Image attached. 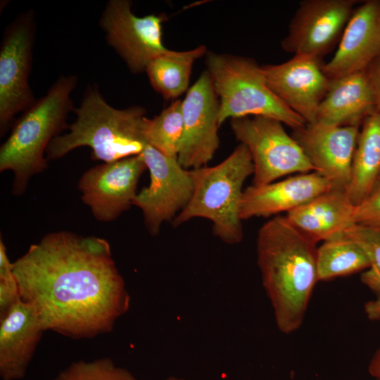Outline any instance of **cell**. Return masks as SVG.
Instances as JSON below:
<instances>
[{
  "label": "cell",
  "instance_id": "7c38bea8",
  "mask_svg": "<svg viewBox=\"0 0 380 380\" xmlns=\"http://www.w3.org/2000/svg\"><path fill=\"white\" fill-rule=\"evenodd\" d=\"M220 101L209 72L201 73L182 100L184 132L177 161L186 170L206 166L219 148Z\"/></svg>",
  "mask_w": 380,
  "mask_h": 380
},
{
  "label": "cell",
  "instance_id": "7a4b0ae2",
  "mask_svg": "<svg viewBox=\"0 0 380 380\" xmlns=\"http://www.w3.org/2000/svg\"><path fill=\"white\" fill-rule=\"evenodd\" d=\"M317 242L286 216H276L259 229L257 259L275 322L284 334L303 324L316 283Z\"/></svg>",
  "mask_w": 380,
  "mask_h": 380
},
{
  "label": "cell",
  "instance_id": "52a82bcc",
  "mask_svg": "<svg viewBox=\"0 0 380 380\" xmlns=\"http://www.w3.org/2000/svg\"><path fill=\"white\" fill-rule=\"evenodd\" d=\"M230 124L236 139L251 153L254 165L253 185L260 186L290 174L315 171L279 120L255 115L231 119Z\"/></svg>",
  "mask_w": 380,
  "mask_h": 380
},
{
  "label": "cell",
  "instance_id": "4dcf8cb0",
  "mask_svg": "<svg viewBox=\"0 0 380 380\" xmlns=\"http://www.w3.org/2000/svg\"><path fill=\"white\" fill-rule=\"evenodd\" d=\"M368 371L376 379L380 380V347L373 355L369 363Z\"/></svg>",
  "mask_w": 380,
  "mask_h": 380
},
{
  "label": "cell",
  "instance_id": "277c9868",
  "mask_svg": "<svg viewBox=\"0 0 380 380\" xmlns=\"http://www.w3.org/2000/svg\"><path fill=\"white\" fill-rule=\"evenodd\" d=\"M78 79L75 75H61L13 123L11 132L0 148V171L13 172L12 192L20 196L29 180L48 167L44 157L53 139L68 129V114L74 111L71 94Z\"/></svg>",
  "mask_w": 380,
  "mask_h": 380
},
{
  "label": "cell",
  "instance_id": "3957f363",
  "mask_svg": "<svg viewBox=\"0 0 380 380\" xmlns=\"http://www.w3.org/2000/svg\"><path fill=\"white\" fill-rule=\"evenodd\" d=\"M69 132L51 140L46 159L61 158L72 150L89 146L93 160L110 163L140 154L147 142L143 132L146 110L140 106L118 109L110 106L98 86L89 84L73 111Z\"/></svg>",
  "mask_w": 380,
  "mask_h": 380
},
{
  "label": "cell",
  "instance_id": "f546056e",
  "mask_svg": "<svg viewBox=\"0 0 380 380\" xmlns=\"http://www.w3.org/2000/svg\"><path fill=\"white\" fill-rule=\"evenodd\" d=\"M365 312L370 320H380V296L367 302L365 305Z\"/></svg>",
  "mask_w": 380,
  "mask_h": 380
},
{
  "label": "cell",
  "instance_id": "4fadbf2b",
  "mask_svg": "<svg viewBox=\"0 0 380 380\" xmlns=\"http://www.w3.org/2000/svg\"><path fill=\"white\" fill-rule=\"evenodd\" d=\"M146 169L141 154L91 167L78 182L82 200L98 220H114L133 205L139 178Z\"/></svg>",
  "mask_w": 380,
  "mask_h": 380
},
{
  "label": "cell",
  "instance_id": "5b68a950",
  "mask_svg": "<svg viewBox=\"0 0 380 380\" xmlns=\"http://www.w3.org/2000/svg\"><path fill=\"white\" fill-rule=\"evenodd\" d=\"M194 191L185 208L174 218L177 227L195 217L210 220L214 234L222 241L236 244L243 239L240 218L242 187L254 172L248 148L240 144L219 164L189 170Z\"/></svg>",
  "mask_w": 380,
  "mask_h": 380
},
{
  "label": "cell",
  "instance_id": "7402d4cb",
  "mask_svg": "<svg viewBox=\"0 0 380 380\" xmlns=\"http://www.w3.org/2000/svg\"><path fill=\"white\" fill-rule=\"evenodd\" d=\"M207 53L201 45L184 51L169 50L153 59L146 72L153 89L165 100H177L188 91L194 62Z\"/></svg>",
  "mask_w": 380,
  "mask_h": 380
},
{
  "label": "cell",
  "instance_id": "ac0fdd59",
  "mask_svg": "<svg viewBox=\"0 0 380 380\" xmlns=\"http://www.w3.org/2000/svg\"><path fill=\"white\" fill-rule=\"evenodd\" d=\"M44 329L21 299L0 319V377L20 380L26 374Z\"/></svg>",
  "mask_w": 380,
  "mask_h": 380
},
{
  "label": "cell",
  "instance_id": "e0dca14e",
  "mask_svg": "<svg viewBox=\"0 0 380 380\" xmlns=\"http://www.w3.org/2000/svg\"><path fill=\"white\" fill-rule=\"evenodd\" d=\"M331 189L330 182L315 171L260 186L252 184L243 191L240 218L243 220L288 213Z\"/></svg>",
  "mask_w": 380,
  "mask_h": 380
},
{
  "label": "cell",
  "instance_id": "cb8c5ba5",
  "mask_svg": "<svg viewBox=\"0 0 380 380\" xmlns=\"http://www.w3.org/2000/svg\"><path fill=\"white\" fill-rule=\"evenodd\" d=\"M143 132L148 144L166 156L177 158L184 132L182 100H175L151 119L146 117Z\"/></svg>",
  "mask_w": 380,
  "mask_h": 380
},
{
  "label": "cell",
  "instance_id": "1f68e13d",
  "mask_svg": "<svg viewBox=\"0 0 380 380\" xmlns=\"http://www.w3.org/2000/svg\"><path fill=\"white\" fill-rule=\"evenodd\" d=\"M165 380H184L182 378L177 377V376H170Z\"/></svg>",
  "mask_w": 380,
  "mask_h": 380
},
{
  "label": "cell",
  "instance_id": "8992f818",
  "mask_svg": "<svg viewBox=\"0 0 380 380\" xmlns=\"http://www.w3.org/2000/svg\"><path fill=\"white\" fill-rule=\"evenodd\" d=\"M205 65L220 101L218 122L228 118L262 115L293 129L305 120L290 109L268 87L261 68L251 58L207 52Z\"/></svg>",
  "mask_w": 380,
  "mask_h": 380
},
{
  "label": "cell",
  "instance_id": "9a60e30c",
  "mask_svg": "<svg viewBox=\"0 0 380 380\" xmlns=\"http://www.w3.org/2000/svg\"><path fill=\"white\" fill-rule=\"evenodd\" d=\"M360 127L306 123L293 129L296 140L314 170L333 189L346 191L351 177L353 158Z\"/></svg>",
  "mask_w": 380,
  "mask_h": 380
},
{
  "label": "cell",
  "instance_id": "9c48e42d",
  "mask_svg": "<svg viewBox=\"0 0 380 380\" xmlns=\"http://www.w3.org/2000/svg\"><path fill=\"white\" fill-rule=\"evenodd\" d=\"M132 1L110 0L103 9L99 26L108 44L134 74L146 72L149 63L169 51L162 40L163 13L137 17L132 11Z\"/></svg>",
  "mask_w": 380,
  "mask_h": 380
},
{
  "label": "cell",
  "instance_id": "6da1fadb",
  "mask_svg": "<svg viewBox=\"0 0 380 380\" xmlns=\"http://www.w3.org/2000/svg\"><path fill=\"white\" fill-rule=\"evenodd\" d=\"M13 265L20 299L45 331L92 338L110 332L129 308L130 296L105 239L49 233Z\"/></svg>",
  "mask_w": 380,
  "mask_h": 380
},
{
  "label": "cell",
  "instance_id": "d6a6232c",
  "mask_svg": "<svg viewBox=\"0 0 380 380\" xmlns=\"http://www.w3.org/2000/svg\"><path fill=\"white\" fill-rule=\"evenodd\" d=\"M376 380H378V379H376Z\"/></svg>",
  "mask_w": 380,
  "mask_h": 380
},
{
  "label": "cell",
  "instance_id": "ffe728a7",
  "mask_svg": "<svg viewBox=\"0 0 380 380\" xmlns=\"http://www.w3.org/2000/svg\"><path fill=\"white\" fill-rule=\"evenodd\" d=\"M354 210L355 205L346 191L332 188L286 216L317 243L345 234L355 224Z\"/></svg>",
  "mask_w": 380,
  "mask_h": 380
},
{
  "label": "cell",
  "instance_id": "83f0119b",
  "mask_svg": "<svg viewBox=\"0 0 380 380\" xmlns=\"http://www.w3.org/2000/svg\"><path fill=\"white\" fill-rule=\"evenodd\" d=\"M20 300V291L13 268L0 270V319Z\"/></svg>",
  "mask_w": 380,
  "mask_h": 380
},
{
  "label": "cell",
  "instance_id": "5bb4252c",
  "mask_svg": "<svg viewBox=\"0 0 380 380\" xmlns=\"http://www.w3.org/2000/svg\"><path fill=\"white\" fill-rule=\"evenodd\" d=\"M324 64L322 58L296 54L284 63L261 68L271 91L307 123L314 124L331 83Z\"/></svg>",
  "mask_w": 380,
  "mask_h": 380
},
{
  "label": "cell",
  "instance_id": "4316f807",
  "mask_svg": "<svg viewBox=\"0 0 380 380\" xmlns=\"http://www.w3.org/2000/svg\"><path fill=\"white\" fill-rule=\"evenodd\" d=\"M354 222L357 224L380 229V179L369 196L355 206Z\"/></svg>",
  "mask_w": 380,
  "mask_h": 380
},
{
  "label": "cell",
  "instance_id": "d6986e66",
  "mask_svg": "<svg viewBox=\"0 0 380 380\" xmlns=\"http://www.w3.org/2000/svg\"><path fill=\"white\" fill-rule=\"evenodd\" d=\"M376 111L374 94L367 71L331 80L317 112L318 123L361 127Z\"/></svg>",
  "mask_w": 380,
  "mask_h": 380
},
{
  "label": "cell",
  "instance_id": "603a6c76",
  "mask_svg": "<svg viewBox=\"0 0 380 380\" xmlns=\"http://www.w3.org/2000/svg\"><path fill=\"white\" fill-rule=\"evenodd\" d=\"M316 263L318 281L349 275L370 265L362 247L346 234L324 241L317 248Z\"/></svg>",
  "mask_w": 380,
  "mask_h": 380
},
{
  "label": "cell",
  "instance_id": "ba28073f",
  "mask_svg": "<svg viewBox=\"0 0 380 380\" xmlns=\"http://www.w3.org/2000/svg\"><path fill=\"white\" fill-rule=\"evenodd\" d=\"M36 23L32 10L19 13L8 25L0 46V133L4 136L14 117L37 100L29 84Z\"/></svg>",
  "mask_w": 380,
  "mask_h": 380
},
{
  "label": "cell",
  "instance_id": "44dd1931",
  "mask_svg": "<svg viewBox=\"0 0 380 380\" xmlns=\"http://www.w3.org/2000/svg\"><path fill=\"white\" fill-rule=\"evenodd\" d=\"M380 179V113L377 111L361 125L355 149L351 177L346 194L356 206L371 193Z\"/></svg>",
  "mask_w": 380,
  "mask_h": 380
},
{
  "label": "cell",
  "instance_id": "d4e9b609",
  "mask_svg": "<svg viewBox=\"0 0 380 380\" xmlns=\"http://www.w3.org/2000/svg\"><path fill=\"white\" fill-rule=\"evenodd\" d=\"M53 380H137L127 369L115 365L109 357L78 360L61 371Z\"/></svg>",
  "mask_w": 380,
  "mask_h": 380
},
{
  "label": "cell",
  "instance_id": "8fae6325",
  "mask_svg": "<svg viewBox=\"0 0 380 380\" xmlns=\"http://www.w3.org/2000/svg\"><path fill=\"white\" fill-rule=\"evenodd\" d=\"M359 1L303 0L281 46L286 52L322 58L339 42Z\"/></svg>",
  "mask_w": 380,
  "mask_h": 380
},
{
  "label": "cell",
  "instance_id": "30bf717a",
  "mask_svg": "<svg viewBox=\"0 0 380 380\" xmlns=\"http://www.w3.org/2000/svg\"><path fill=\"white\" fill-rule=\"evenodd\" d=\"M140 154L149 170L150 184L137 194L133 205L141 210L150 234L157 235L162 224L187 205L193 182L177 158L166 156L148 144Z\"/></svg>",
  "mask_w": 380,
  "mask_h": 380
},
{
  "label": "cell",
  "instance_id": "484cf974",
  "mask_svg": "<svg viewBox=\"0 0 380 380\" xmlns=\"http://www.w3.org/2000/svg\"><path fill=\"white\" fill-rule=\"evenodd\" d=\"M346 234L364 249L369 267L360 277L362 283L380 296V229L355 224Z\"/></svg>",
  "mask_w": 380,
  "mask_h": 380
},
{
  "label": "cell",
  "instance_id": "f1b7e54d",
  "mask_svg": "<svg viewBox=\"0 0 380 380\" xmlns=\"http://www.w3.org/2000/svg\"><path fill=\"white\" fill-rule=\"evenodd\" d=\"M376 100V111L380 113V55L366 70Z\"/></svg>",
  "mask_w": 380,
  "mask_h": 380
},
{
  "label": "cell",
  "instance_id": "2e32d148",
  "mask_svg": "<svg viewBox=\"0 0 380 380\" xmlns=\"http://www.w3.org/2000/svg\"><path fill=\"white\" fill-rule=\"evenodd\" d=\"M380 55V0H367L355 8L334 57L324 64L330 80L365 71Z\"/></svg>",
  "mask_w": 380,
  "mask_h": 380
}]
</instances>
